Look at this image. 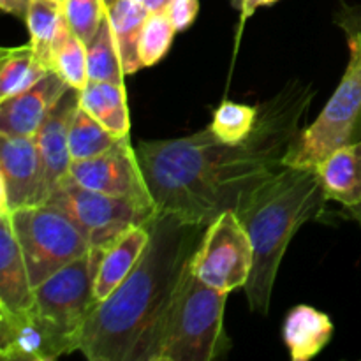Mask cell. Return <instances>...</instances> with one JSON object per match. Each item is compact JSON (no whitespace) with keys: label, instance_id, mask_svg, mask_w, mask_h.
I'll return each instance as SVG.
<instances>
[{"label":"cell","instance_id":"6da1fadb","mask_svg":"<svg viewBox=\"0 0 361 361\" xmlns=\"http://www.w3.org/2000/svg\"><path fill=\"white\" fill-rule=\"evenodd\" d=\"M309 85L293 80L257 108L252 133L240 143L219 140L210 127L176 140L143 141L136 148L157 212L208 226L286 168L284 157L312 102Z\"/></svg>","mask_w":361,"mask_h":361},{"label":"cell","instance_id":"7a4b0ae2","mask_svg":"<svg viewBox=\"0 0 361 361\" xmlns=\"http://www.w3.org/2000/svg\"><path fill=\"white\" fill-rule=\"evenodd\" d=\"M148 228L150 242L134 270L81 330L78 351L90 361H154L173 296L207 226L157 212Z\"/></svg>","mask_w":361,"mask_h":361},{"label":"cell","instance_id":"3957f363","mask_svg":"<svg viewBox=\"0 0 361 361\" xmlns=\"http://www.w3.org/2000/svg\"><path fill=\"white\" fill-rule=\"evenodd\" d=\"M324 201L317 168L286 166L238 204L235 212L254 249L252 271L243 288L250 310L268 314L289 242L305 222L319 217Z\"/></svg>","mask_w":361,"mask_h":361},{"label":"cell","instance_id":"277c9868","mask_svg":"<svg viewBox=\"0 0 361 361\" xmlns=\"http://www.w3.org/2000/svg\"><path fill=\"white\" fill-rule=\"evenodd\" d=\"M228 295L197 279L189 261L166 316L154 361H212L224 356L231 345L224 331Z\"/></svg>","mask_w":361,"mask_h":361},{"label":"cell","instance_id":"5b68a950","mask_svg":"<svg viewBox=\"0 0 361 361\" xmlns=\"http://www.w3.org/2000/svg\"><path fill=\"white\" fill-rule=\"evenodd\" d=\"M337 23L348 35V69L319 116L295 137L284 157L286 166L317 168L335 150L361 141V34L338 14Z\"/></svg>","mask_w":361,"mask_h":361},{"label":"cell","instance_id":"8992f818","mask_svg":"<svg viewBox=\"0 0 361 361\" xmlns=\"http://www.w3.org/2000/svg\"><path fill=\"white\" fill-rule=\"evenodd\" d=\"M11 222L34 289L92 249L74 222L49 203L18 208Z\"/></svg>","mask_w":361,"mask_h":361},{"label":"cell","instance_id":"52a82bcc","mask_svg":"<svg viewBox=\"0 0 361 361\" xmlns=\"http://www.w3.org/2000/svg\"><path fill=\"white\" fill-rule=\"evenodd\" d=\"M46 203L62 210L83 233L90 247H108L134 226L150 221L157 210L126 197L87 189L67 176Z\"/></svg>","mask_w":361,"mask_h":361},{"label":"cell","instance_id":"ba28073f","mask_svg":"<svg viewBox=\"0 0 361 361\" xmlns=\"http://www.w3.org/2000/svg\"><path fill=\"white\" fill-rule=\"evenodd\" d=\"M254 263L252 242L235 210L219 215L190 257V270L197 279L219 291L245 288Z\"/></svg>","mask_w":361,"mask_h":361},{"label":"cell","instance_id":"9c48e42d","mask_svg":"<svg viewBox=\"0 0 361 361\" xmlns=\"http://www.w3.org/2000/svg\"><path fill=\"white\" fill-rule=\"evenodd\" d=\"M104 249L94 247L34 289L35 309L71 331L78 338V345L85 323L99 305L95 279Z\"/></svg>","mask_w":361,"mask_h":361},{"label":"cell","instance_id":"30bf717a","mask_svg":"<svg viewBox=\"0 0 361 361\" xmlns=\"http://www.w3.org/2000/svg\"><path fill=\"white\" fill-rule=\"evenodd\" d=\"M78 351V338L35 307L0 309V356L6 361H53Z\"/></svg>","mask_w":361,"mask_h":361},{"label":"cell","instance_id":"8fae6325","mask_svg":"<svg viewBox=\"0 0 361 361\" xmlns=\"http://www.w3.org/2000/svg\"><path fill=\"white\" fill-rule=\"evenodd\" d=\"M71 176L74 182L87 189L126 197L145 207L155 208L136 150L130 147L129 136L122 137L118 145L104 154L71 162Z\"/></svg>","mask_w":361,"mask_h":361},{"label":"cell","instance_id":"7c38bea8","mask_svg":"<svg viewBox=\"0 0 361 361\" xmlns=\"http://www.w3.org/2000/svg\"><path fill=\"white\" fill-rule=\"evenodd\" d=\"M44 203L41 159L35 140L0 133V212Z\"/></svg>","mask_w":361,"mask_h":361},{"label":"cell","instance_id":"4fadbf2b","mask_svg":"<svg viewBox=\"0 0 361 361\" xmlns=\"http://www.w3.org/2000/svg\"><path fill=\"white\" fill-rule=\"evenodd\" d=\"M78 106H80V90L69 87L55 102L48 116L42 120L34 136L41 159L46 201L49 200L53 190L71 175L73 157L69 152V127Z\"/></svg>","mask_w":361,"mask_h":361},{"label":"cell","instance_id":"5bb4252c","mask_svg":"<svg viewBox=\"0 0 361 361\" xmlns=\"http://www.w3.org/2000/svg\"><path fill=\"white\" fill-rule=\"evenodd\" d=\"M67 88L69 85L55 71H49L28 90L0 101V133L34 137Z\"/></svg>","mask_w":361,"mask_h":361},{"label":"cell","instance_id":"9a60e30c","mask_svg":"<svg viewBox=\"0 0 361 361\" xmlns=\"http://www.w3.org/2000/svg\"><path fill=\"white\" fill-rule=\"evenodd\" d=\"M34 305L35 291L14 235L11 212H0V309L20 312Z\"/></svg>","mask_w":361,"mask_h":361},{"label":"cell","instance_id":"2e32d148","mask_svg":"<svg viewBox=\"0 0 361 361\" xmlns=\"http://www.w3.org/2000/svg\"><path fill=\"white\" fill-rule=\"evenodd\" d=\"M148 242L150 228L147 221L145 224L127 229L106 247L95 279V296L99 302L108 298L126 281L127 275L134 270L140 257L143 256Z\"/></svg>","mask_w":361,"mask_h":361},{"label":"cell","instance_id":"e0dca14e","mask_svg":"<svg viewBox=\"0 0 361 361\" xmlns=\"http://www.w3.org/2000/svg\"><path fill=\"white\" fill-rule=\"evenodd\" d=\"M321 187L328 201H337L345 210L361 204V141L335 150L317 166Z\"/></svg>","mask_w":361,"mask_h":361},{"label":"cell","instance_id":"ac0fdd59","mask_svg":"<svg viewBox=\"0 0 361 361\" xmlns=\"http://www.w3.org/2000/svg\"><path fill=\"white\" fill-rule=\"evenodd\" d=\"M282 335L293 360L309 361L330 342L334 324L324 312L309 305H296L286 317Z\"/></svg>","mask_w":361,"mask_h":361},{"label":"cell","instance_id":"d6986e66","mask_svg":"<svg viewBox=\"0 0 361 361\" xmlns=\"http://www.w3.org/2000/svg\"><path fill=\"white\" fill-rule=\"evenodd\" d=\"M80 106L113 134L120 137L129 136V108L123 83L90 80L80 90Z\"/></svg>","mask_w":361,"mask_h":361},{"label":"cell","instance_id":"ffe728a7","mask_svg":"<svg viewBox=\"0 0 361 361\" xmlns=\"http://www.w3.org/2000/svg\"><path fill=\"white\" fill-rule=\"evenodd\" d=\"M150 11L137 0H116L108 7V18L118 44L126 74H134L143 67L140 59V41L145 21Z\"/></svg>","mask_w":361,"mask_h":361},{"label":"cell","instance_id":"44dd1931","mask_svg":"<svg viewBox=\"0 0 361 361\" xmlns=\"http://www.w3.org/2000/svg\"><path fill=\"white\" fill-rule=\"evenodd\" d=\"M49 71L32 44L4 48L0 56V101L28 90Z\"/></svg>","mask_w":361,"mask_h":361},{"label":"cell","instance_id":"7402d4cb","mask_svg":"<svg viewBox=\"0 0 361 361\" xmlns=\"http://www.w3.org/2000/svg\"><path fill=\"white\" fill-rule=\"evenodd\" d=\"M51 71H55L69 87L83 90L88 78L87 44L71 30L67 21H62L51 48Z\"/></svg>","mask_w":361,"mask_h":361},{"label":"cell","instance_id":"603a6c76","mask_svg":"<svg viewBox=\"0 0 361 361\" xmlns=\"http://www.w3.org/2000/svg\"><path fill=\"white\" fill-rule=\"evenodd\" d=\"M63 16L62 0H32L30 9L27 14L28 34H30V44L39 59L51 69V48L59 34Z\"/></svg>","mask_w":361,"mask_h":361},{"label":"cell","instance_id":"cb8c5ba5","mask_svg":"<svg viewBox=\"0 0 361 361\" xmlns=\"http://www.w3.org/2000/svg\"><path fill=\"white\" fill-rule=\"evenodd\" d=\"M120 141H122V137L113 134L108 127L102 126L90 113L78 106L69 127V152L73 161L104 154L106 150L118 145Z\"/></svg>","mask_w":361,"mask_h":361},{"label":"cell","instance_id":"d4e9b609","mask_svg":"<svg viewBox=\"0 0 361 361\" xmlns=\"http://www.w3.org/2000/svg\"><path fill=\"white\" fill-rule=\"evenodd\" d=\"M87 63L90 80L123 83L126 73L109 18H106L94 39L87 42Z\"/></svg>","mask_w":361,"mask_h":361},{"label":"cell","instance_id":"484cf974","mask_svg":"<svg viewBox=\"0 0 361 361\" xmlns=\"http://www.w3.org/2000/svg\"><path fill=\"white\" fill-rule=\"evenodd\" d=\"M175 34L176 28L168 11H152L148 14L140 41V59L143 67H152L161 62L162 56L171 48Z\"/></svg>","mask_w":361,"mask_h":361},{"label":"cell","instance_id":"4316f807","mask_svg":"<svg viewBox=\"0 0 361 361\" xmlns=\"http://www.w3.org/2000/svg\"><path fill=\"white\" fill-rule=\"evenodd\" d=\"M257 120V108L226 101L217 108L210 129L226 143H240L252 133Z\"/></svg>","mask_w":361,"mask_h":361},{"label":"cell","instance_id":"83f0119b","mask_svg":"<svg viewBox=\"0 0 361 361\" xmlns=\"http://www.w3.org/2000/svg\"><path fill=\"white\" fill-rule=\"evenodd\" d=\"M63 16L71 30L87 44L108 18L104 0H62Z\"/></svg>","mask_w":361,"mask_h":361},{"label":"cell","instance_id":"f1b7e54d","mask_svg":"<svg viewBox=\"0 0 361 361\" xmlns=\"http://www.w3.org/2000/svg\"><path fill=\"white\" fill-rule=\"evenodd\" d=\"M168 14L175 25L176 32L189 28L200 13V0H171L168 6Z\"/></svg>","mask_w":361,"mask_h":361},{"label":"cell","instance_id":"f546056e","mask_svg":"<svg viewBox=\"0 0 361 361\" xmlns=\"http://www.w3.org/2000/svg\"><path fill=\"white\" fill-rule=\"evenodd\" d=\"M338 16L345 18L348 21H351V23L358 28V32L361 34V7H344V9L338 13ZM349 215H351L355 221H358L361 224V204L358 208H355V210H349Z\"/></svg>","mask_w":361,"mask_h":361},{"label":"cell","instance_id":"4dcf8cb0","mask_svg":"<svg viewBox=\"0 0 361 361\" xmlns=\"http://www.w3.org/2000/svg\"><path fill=\"white\" fill-rule=\"evenodd\" d=\"M30 2L32 0H0V9L25 21L30 9Z\"/></svg>","mask_w":361,"mask_h":361},{"label":"cell","instance_id":"1f68e13d","mask_svg":"<svg viewBox=\"0 0 361 361\" xmlns=\"http://www.w3.org/2000/svg\"><path fill=\"white\" fill-rule=\"evenodd\" d=\"M277 0H233V6L240 11L242 14V21H245L247 18L252 16L261 6H271Z\"/></svg>","mask_w":361,"mask_h":361},{"label":"cell","instance_id":"d6a6232c","mask_svg":"<svg viewBox=\"0 0 361 361\" xmlns=\"http://www.w3.org/2000/svg\"><path fill=\"white\" fill-rule=\"evenodd\" d=\"M141 4H145V7H147L148 11H164V9H168V6H169V2H171V0H140Z\"/></svg>","mask_w":361,"mask_h":361},{"label":"cell","instance_id":"836d02e7","mask_svg":"<svg viewBox=\"0 0 361 361\" xmlns=\"http://www.w3.org/2000/svg\"><path fill=\"white\" fill-rule=\"evenodd\" d=\"M104 2H106V6H113V4H115L116 2V0H104Z\"/></svg>","mask_w":361,"mask_h":361},{"label":"cell","instance_id":"e575fe53","mask_svg":"<svg viewBox=\"0 0 361 361\" xmlns=\"http://www.w3.org/2000/svg\"><path fill=\"white\" fill-rule=\"evenodd\" d=\"M137 2H140V0H137Z\"/></svg>","mask_w":361,"mask_h":361}]
</instances>
